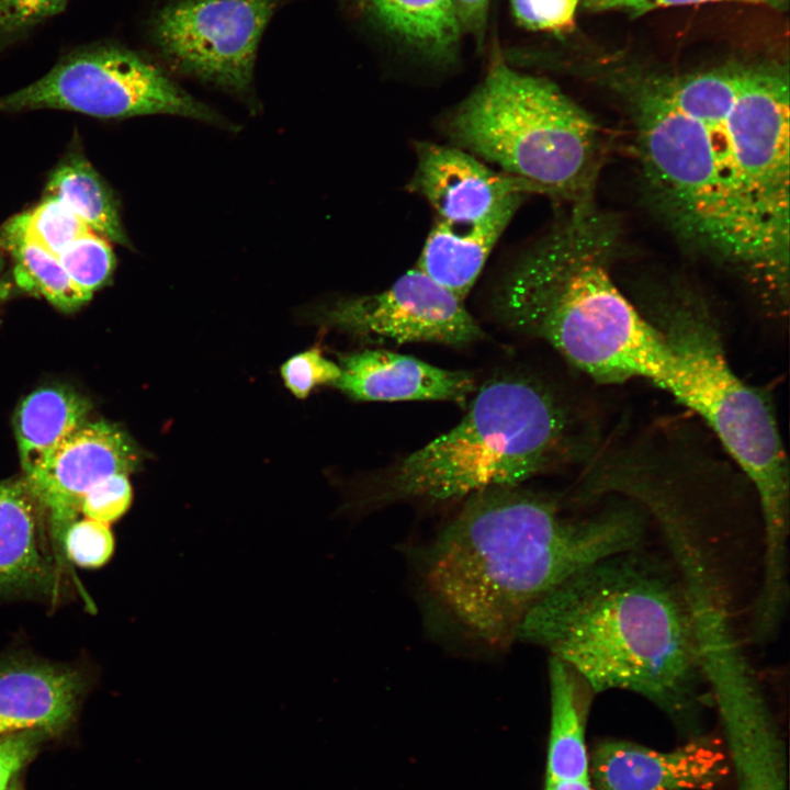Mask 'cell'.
Here are the masks:
<instances>
[{
    "instance_id": "14",
    "label": "cell",
    "mask_w": 790,
    "mask_h": 790,
    "mask_svg": "<svg viewBox=\"0 0 790 790\" xmlns=\"http://www.w3.org/2000/svg\"><path fill=\"white\" fill-rule=\"evenodd\" d=\"M731 772L729 754L719 742L704 737L669 752L603 741L589 759L592 790H713Z\"/></svg>"
},
{
    "instance_id": "8",
    "label": "cell",
    "mask_w": 790,
    "mask_h": 790,
    "mask_svg": "<svg viewBox=\"0 0 790 790\" xmlns=\"http://www.w3.org/2000/svg\"><path fill=\"white\" fill-rule=\"evenodd\" d=\"M647 316L667 341L676 376L670 392L697 413L752 483L758 506L763 563H788L789 466L767 397L747 385L726 360L720 335L702 303L668 297Z\"/></svg>"
},
{
    "instance_id": "15",
    "label": "cell",
    "mask_w": 790,
    "mask_h": 790,
    "mask_svg": "<svg viewBox=\"0 0 790 790\" xmlns=\"http://www.w3.org/2000/svg\"><path fill=\"white\" fill-rule=\"evenodd\" d=\"M88 686V674L78 666L27 654L1 657L0 736L27 730L60 732L74 719Z\"/></svg>"
},
{
    "instance_id": "36",
    "label": "cell",
    "mask_w": 790,
    "mask_h": 790,
    "mask_svg": "<svg viewBox=\"0 0 790 790\" xmlns=\"http://www.w3.org/2000/svg\"><path fill=\"white\" fill-rule=\"evenodd\" d=\"M7 790H19L15 786L8 788Z\"/></svg>"
},
{
    "instance_id": "16",
    "label": "cell",
    "mask_w": 790,
    "mask_h": 790,
    "mask_svg": "<svg viewBox=\"0 0 790 790\" xmlns=\"http://www.w3.org/2000/svg\"><path fill=\"white\" fill-rule=\"evenodd\" d=\"M60 568L45 512L24 481L0 482V595L54 596Z\"/></svg>"
},
{
    "instance_id": "5",
    "label": "cell",
    "mask_w": 790,
    "mask_h": 790,
    "mask_svg": "<svg viewBox=\"0 0 790 790\" xmlns=\"http://www.w3.org/2000/svg\"><path fill=\"white\" fill-rule=\"evenodd\" d=\"M605 488L636 503L658 531L693 617L712 704L764 693L746 653L760 561L729 494L639 465L614 467Z\"/></svg>"
},
{
    "instance_id": "12",
    "label": "cell",
    "mask_w": 790,
    "mask_h": 790,
    "mask_svg": "<svg viewBox=\"0 0 790 790\" xmlns=\"http://www.w3.org/2000/svg\"><path fill=\"white\" fill-rule=\"evenodd\" d=\"M140 456L134 441L117 426L87 421L25 474V485L45 512L60 567L65 534L77 520L84 495L111 475L134 472Z\"/></svg>"
},
{
    "instance_id": "1",
    "label": "cell",
    "mask_w": 790,
    "mask_h": 790,
    "mask_svg": "<svg viewBox=\"0 0 790 790\" xmlns=\"http://www.w3.org/2000/svg\"><path fill=\"white\" fill-rule=\"evenodd\" d=\"M596 74L624 106L642 179L669 228L787 301L788 65Z\"/></svg>"
},
{
    "instance_id": "24",
    "label": "cell",
    "mask_w": 790,
    "mask_h": 790,
    "mask_svg": "<svg viewBox=\"0 0 790 790\" xmlns=\"http://www.w3.org/2000/svg\"><path fill=\"white\" fill-rule=\"evenodd\" d=\"M3 239L14 259L15 281L22 289L41 294L65 312L90 300L72 283L58 258L26 235L21 215L8 222Z\"/></svg>"
},
{
    "instance_id": "17",
    "label": "cell",
    "mask_w": 790,
    "mask_h": 790,
    "mask_svg": "<svg viewBox=\"0 0 790 790\" xmlns=\"http://www.w3.org/2000/svg\"><path fill=\"white\" fill-rule=\"evenodd\" d=\"M332 383L356 400H450L466 404L476 391L473 374L447 370L388 350H364L340 358Z\"/></svg>"
},
{
    "instance_id": "30",
    "label": "cell",
    "mask_w": 790,
    "mask_h": 790,
    "mask_svg": "<svg viewBox=\"0 0 790 790\" xmlns=\"http://www.w3.org/2000/svg\"><path fill=\"white\" fill-rule=\"evenodd\" d=\"M340 366L311 349L290 358L282 366L285 386L297 398H305L320 384H332L340 376Z\"/></svg>"
},
{
    "instance_id": "27",
    "label": "cell",
    "mask_w": 790,
    "mask_h": 790,
    "mask_svg": "<svg viewBox=\"0 0 790 790\" xmlns=\"http://www.w3.org/2000/svg\"><path fill=\"white\" fill-rule=\"evenodd\" d=\"M68 0H0V52L26 40L60 14Z\"/></svg>"
},
{
    "instance_id": "3",
    "label": "cell",
    "mask_w": 790,
    "mask_h": 790,
    "mask_svg": "<svg viewBox=\"0 0 790 790\" xmlns=\"http://www.w3.org/2000/svg\"><path fill=\"white\" fill-rule=\"evenodd\" d=\"M517 641L538 645L595 695L637 693L677 722L711 702L693 617L667 555L646 546L603 557L540 599Z\"/></svg>"
},
{
    "instance_id": "11",
    "label": "cell",
    "mask_w": 790,
    "mask_h": 790,
    "mask_svg": "<svg viewBox=\"0 0 790 790\" xmlns=\"http://www.w3.org/2000/svg\"><path fill=\"white\" fill-rule=\"evenodd\" d=\"M463 302L413 268L382 292L334 302L323 317L326 324L361 337L464 347L485 332Z\"/></svg>"
},
{
    "instance_id": "33",
    "label": "cell",
    "mask_w": 790,
    "mask_h": 790,
    "mask_svg": "<svg viewBox=\"0 0 790 790\" xmlns=\"http://www.w3.org/2000/svg\"><path fill=\"white\" fill-rule=\"evenodd\" d=\"M47 735L44 731L27 730L0 736V790L9 788Z\"/></svg>"
},
{
    "instance_id": "32",
    "label": "cell",
    "mask_w": 790,
    "mask_h": 790,
    "mask_svg": "<svg viewBox=\"0 0 790 790\" xmlns=\"http://www.w3.org/2000/svg\"><path fill=\"white\" fill-rule=\"evenodd\" d=\"M742 2L783 10L789 0H582L584 10L592 13L620 12L639 18L657 9L708 2Z\"/></svg>"
},
{
    "instance_id": "34",
    "label": "cell",
    "mask_w": 790,
    "mask_h": 790,
    "mask_svg": "<svg viewBox=\"0 0 790 790\" xmlns=\"http://www.w3.org/2000/svg\"><path fill=\"white\" fill-rule=\"evenodd\" d=\"M463 35H471L477 46L485 40L489 0H453Z\"/></svg>"
},
{
    "instance_id": "2",
    "label": "cell",
    "mask_w": 790,
    "mask_h": 790,
    "mask_svg": "<svg viewBox=\"0 0 790 790\" xmlns=\"http://www.w3.org/2000/svg\"><path fill=\"white\" fill-rule=\"evenodd\" d=\"M601 498L571 511L519 485L466 497L421 554L430 617L470 645L508 648L530 609L556 586L603 557L646 546L647 514L625 497Z\"/></svg>"
},
{
    "instance_id": "28",
    "label": "cell",
    "mask_w": 790,
    "mask_h": 790,
    "mask_svg": "<svg viewBox=\"0 0 790 790\" xmlns=\"http://www.w3.org/2000/svg\"><path fill=\"white\" fill-rule=\"evenodd\" d=\"M64 555L82 568H100L113 556L115 539L108 523L82 519L74 521L64 538Z\"/></svg>"
},
{
    "instance_id": "7",
    "label": "cell",
    "mask_w": 790,
    "mask_h": 790,
    "mask_svg": "<svg viewBox=\"0 0 790 790\" xmlns=\"http://www.w3.org/2000/svg\"><path fill=\"white\" fill-rule=\"evenodd\" d=\"M453 146L569 204L590 200L601 136L590 115L553 81L494 52L483 80L443 121Z\"/></svg>"
},
{
    "instance_id": "31",
    "label": "cell",
    "mask_w": 790,
    "mask_h": 790,
    "mask_svg": "<svg viewBox=\"0 0 790 790\" xmlns=\"http://www.w3.org/2000/svg\"><path fill=\"white\" fill-rule=\"evenodd\" d=\"M132 498L127 475L114 474L99 482L84 495L81 512L89 519L109 524L128 510Z\"/></svg>"
},
{
    "instance_id": "21",
    "label": "cell",
    "mask_w": 790,
    "mask_h": 790,
    "mask_svg": "<svg viewBox=\"0 0 790 790\" xmlns=\"http://www.w3.org/2000/svg\"><path fill=\"white\" fill-rule=\"evenodd\" d=\"M719 718L737 790H788L786 745L769 706Z\"/></svg>"
},
{
    "instance_id": "37",
    "label": "cell",
    "mask_w": 790,
    "mask_h": 790,
    "mask_svg": "<svg viewBox=\"0 0 790 790\" xmlns=\"http://www.w3.org/2000/svg\"><path fill=\"white\" fill-rule=\"evenodd\" d=\"M0 269H1V261H0Z\"/></svg>"
},
{
    "instance_id": "19",
    "label": "cell",
    "mask_w": 790,
    "mask_h": 790,
    "mask_svg": "<svg viewBox=\"0 0 790 790\" xmlns=\"http://www.w3.org/2000/svg\"><path fill=\"white\" fill-rule=\"evenodd\" d=\"M550 735L545 783L589 779L585 729L595 692L564 662L550 656Z\"/></svg>"
},
{
    "instance_id": "22",
    "label": "cell",
    "mask_w": 790,
    "mask_h": 790,
    "mask_svg": "<svg viewBox=\"0 0 790 790\" xmlns=\"http://www.w3.org/2000/svg\"><path fill=\"white\" fill-rule=\"evenodd\" d=\"M90 402L66 386L41 387L20 404L15 435L24 475L78 427L87 422Z\"/></svg>"
},
{
    "instance_id": "18",
    "label": "cell",
    "mask_w": 790,
    "mask_h": 790,
    "mask_svg": "<svg viewBox=\"0 0 790 790\" xmlns=\"http://www.w3.org/2000/svg\"><path fill=\"white\" fill-rule=\"evenodd\" d=\"M353 12L424 60L454 64L463 36L453 0H348Z\"/></svg>"
},
{
    "instance_id": "23",
    "label": "cell",
    "mask_w": 790,
    "mask_h": 790,
    "mask_svg": "<svg viewBox=\"0 0 790 790\" xmlns=\"http://www.w3.org/2000/svg\"><path fill=\"white\" fill-rule=\"evenodd\" d=\"M46 191L99 235L128 245L111 192L84 159L75 157L56 168Z\"/></svg>"
},
{
    "instance_id": "35",
    "label": "cell",
    "mask_w": 790,
    "mask_h": 790,
    "mask_svg": "<svg viewBox=\"0 0 790 790\" xmlns=\"http://www.w3.org/2000/svg\"><path fill=\"white\" fill-rule=\"evenodd\" d=\"M544 790H592L590 780H569L545 783Z\"/></svg>"
},
{
    "instance_id": "29",
    "label": "cell",
    "mask_w": 790,
    "mask_h": 790,
    "mask_svg": "<svg viewBox=\"0 0 790 790\" xmlns=\"http://www.w3.org/2000/svg\"><path fill=\"white\" fill-rule=\"evenodd\" d=\"M580 3L582 0H510L512 15L520 26L555 35L574 29Z\"/></svg>"
},
{
    "instance_id": "4",
    "label": "cell",
    "mask_w": 790,
    "mask_h": 790,
    "mask_svg": "<svg viewBox=\"0 0 790 790\" xmlns=\"http://www.w3.org/2000/svg\"><path fill=\"white\" fill-rule=\"evenodd\" d=\"M614 240L591 201L572 204L500 274L489 307L503 326L542 339L597 382L645 379L670 393L676 362L667 341L610 275Z\"/></svg>"
},
{
    "instance_id": "10",
    "label": "cell",
    "mask_w": 790,
    "mask_h": 790,
    "mask_svg": "<svg viewBox=\"0 0 790 790\" xmlns=\"http://www.w3.org/2000/svg\"><path fill=\"white\" fill-rule=\"evenodd\" d=\"M282 0H172L149 21V38L177 71L247 95L258 46Z\"/></svg>"
},
{
    "instance_id": "25",
    "label": "cell",
    "mask_w": 790,
    "mask_h": 790,
    "mask_svg": "<svg viewBox=\"0 0 790 790\" xmlns=\"http://www.w3.org/2000/svg\"><path fill=\"white\" fill-rule=\"evenodd\" d=\"M72 283L88 297L111 276L114 255L94 230L70 242L57 257Z\"/></svg>"
},
{
    "instance_id": "13",
    "label": "cell",
    "mask_w": 790,
    "mask_h": 790,
    "mask_svg": "<svg viewBox=\"0 0 790 790\" xmlns=\"http://www.w3.org/2000/svg\"><path fill=\"white\" fill-rule=\"evenodd\" d=\"M416 168L408 190L424 198L438 221L474 226L515 214L523 198L535 194L527 181L489 168L455 146L416 142Z\"/></svg>"
},
{
    "instance_id": "6",
    "label": "cell",
    "mask_w": 790,
    "mask_h": 790,
    "mask_svg": "<svg viewBox=\"0 0 790 790\" xmlns=\"http://www.w3.org/2000/svg\"><path fill=\"white\" fill-rule=\"evenodd\" d=\"M584 427L571 402L545 380L523 372L494 376L455 427L388 469L366 501L438 505L520 485L586 455Z\"/></svg>"
},
{
    "instance_id": "9",
    "label": "cell",
    "mask_w": 790,
    "mask_h": 790,
    "mask_svg": "<svg viewBox=\"0 0 790 790\" xmlns=\"http://www.w3.org/2000/svg\"><path fill=\"white\" fill-rule=\"evenodd\" d=\"M35 109L69 110L98 117L173 114L224 122L156 63L113 42L78 47L38 80L0 97V111Z\"/></svg>"
},
{
    "instance_id": "20",
    "label": "cell",
    "mask_w": 790,
    "mask_h": 790,
    "mask_svg": "<svg viewBox=\"0 0 790 790\" xmlns=\"http://www.w3.org/2000/svg\"><path fill=\"white\" fill-rule=\"evenodd\" d=\"M514 215L461 227L436 219L415 268L464 301Z\"/></svg>"
},
{
    "instance_id": "26",
    "label": "cell",
    "mask_w": 790,
    "mask_h": 790,
    "mask_svg": "<svg viewBox=\"0 0 790 790\" xmlns=\"http://www.w3.org/2000/svg\"><path fill=\"white\" fill-rule=\"evenodd\" d=\"M26 235L55 257L92 229L65 204L47 196L29 213L21 214Z\"/></svg>"
}]
</instances>
